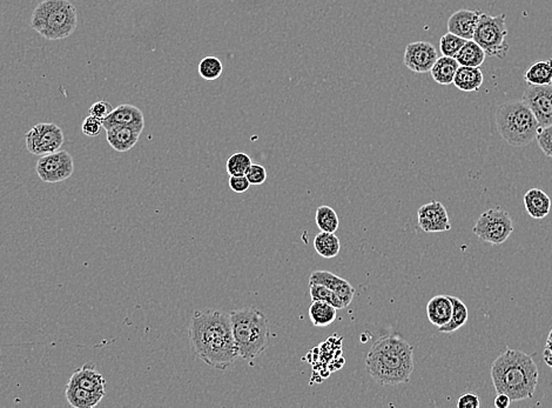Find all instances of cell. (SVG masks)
<instances>
[{
    "instance_id": "1",
    "label": "cell",
    "mask_w": 552,
    "mask_h": 408,
    "mask_svg": "<svg viewBox=\"0 0 552 408\" xmlns=\"http://www.w3.org/2000/svg\"><path fill=\"white\" fill-rule=\"evenodd\" d=\"M188 337L195 356L216 370H226L239 358L230 313L218 310L195 312Z\"/></svg>"
},
{
    "instance_id": "2",
    "label": "cell",
    "mask_w": 552,
    "mask_h": 408,
    "mask_svg": "<svg viewBox=\"0 0 552 408\" xmlns=\"http://www.w3.org/2000/svg\"><path fill=\"white\" fill-rule=\"evenodd\" d=\"M365 368L382 386L408 383L413 371V347L401 335H383L369 351Z\"/></svg>"
},
{
    "instance_id": "3",
    "label": "cell",
    "mask_w": 552,
    "mask_h": 408,
    "mask_svg": "<svg viewBox=\"0 0 552 408\" xmlns=\"http://www.w3.org/2000/svg\"><path fill=\"white\" fill-rule=\"evenodd\" d=\"M539 367L523 351L507 349L491 366V380L497 393H504L511 402L532 399L539 384Z\"/></svg>"
},
{
    "instance_id": "4",
    "label": "cell",
    "mask_w": 552,
    "mask_h": 408,
    "mask_svg": "<svg viewBox=\"0 0 552 408\" xmlns=\"http://www.w3.org/2000/svg\"><path fill=\"white\" fill-rule=\"evenodd\" d=\"M239 358L253 361L269 345V326L264 314L254 307L230 312Z\"/></svg>"
},
{
    "instance_id": "5",
    "label": "cell",
    "mask_w": 552,
    "mask_h": 408,
    "mask_svg": "<svg viewBox=\"0 0 552 408\" xmlns=\"http://www.w3.org/2000/svg\"><path fill=\"white\" fill-rule=\"evenodd\" d=\"M495 124L500 138L515 147L529 145L541 129L535 115L523 100L500 104L495 115Z\"/></svg>"
},
{
    "instance_id": "6",
    "label": "cell",
    "mask_w": 552,
    "mask_h": 408,
    "mask_svg": "<svg viewBox=\"0 0 552 408\" xmlns=\"http://www.w3.org/2000/svg\"><path fill=\"white\" fill-rule=\"evenodd\" d=\"M77 25V8L69 0H42L32 13V28L51 42L69 38Z\"/></svg>"
},
{
    "instance_id": "7",
    "label": "cell",
    "mask_w": 552,
    "mask_h": 408,
    "mask_svg": "<svg viewBox=\"0 0 552 408\" xmlns=\"http://www.w3.org/2000/svg\"><path fill=\"white\" fill-rule=\"evenodd\" d=\"M505 13H500L495 17L483 12L481 14L473 40L482 47L488 57L504 59L509 52L510 46L507 42V28L505 26Z\"/></svg>"
},
{
    "instance_id": "8",
    "label": "cell",
    "mask_w": 552,
    "mask_h": 408,
    "mask_svg": "<svg viewBox=\"0 0 552 408\" xmlns=\"http://www.w3.org/2000/svg\"><path fill=\"white\" fill-rule=\"evenodd\" d=\"M473 232L481 240L491 245H502L514 232V223L507 211L490 209L479 216Z\"/></svg>"
},
{
    "instance_id": "9",
    "label": "cell",
    "mask_w": 552,
    "mask_h": 408,
    "mask_svg": "<svg viewBox=\"0 0 552 408\" xmlns=\"http://www.w3.org/2000/svg\"><path fill=\"white\" fill-rule=\"evenodd\" d=\"M26 148L35 156H46L59 151L65 141L63 129L53 122H40L25 136Z\"/></svg>"
},
{
    "instance_id": "10",
    "label": "cell",
    "mask_w": 552,
    "mask_h": 408,
    "mask_svg": "<svg viewBox=\"0 0 552 408\" xmlns=\"http://www.w3.org/2000/svg\"><path fill=\"white\" fill-rule=\"evenodd\" d=\"M35 171L42 182L57 184L70 178L74 172V158L66 151L42 156L37 163Z\"/></svg>"
},
{
    "instance_id": "11",
    "label": "cell",
    "mask_w": 552,
    "mask_h": 408,
    "mask_svg": "<svg viewBox=\"0 0 552 408\" xmlns=\"http://www.w3.org/2000/svg\"><path fill=\"white\" fill-rule=\"evenodd\" d=\"M522 100L532 110L541 127L552 125V85H529Z\"/></svg>"
},
{
    "instance_id": "12",
    "label": "cell",
    "mask_w": 552,
    "mask_h": 408,
    "mask_svg": "<svg viewBox=\"0 0 552 408\" xmlns=\"http://www.w3.org/2000/svg\"><path fill=\"white\" fill-rule=\"evenodd\" d=\"M438 59V51L431 42H410L406 47L403 63L415 74H428Z\"/></svg>"
},
{
    "instance_id": "13",
    "label": "cell",
    "mask_w": 552,
    "mask_h": 408,
    "mask_svg": "<svg viewBox=\"0 0 552 408\" xmlns=\"http://www.w3.org/2000/svg\"><path fill=\"white\" fill-rule=\"evenodd\" d=\"M418 225L425 233H438L452 230L448 212L440 202H430L421 206L417 212Z\"/></svg>"
},
{
    "instance_id": "14",
    "label": "cell",
    "mask_w": 552,
    "mask_h": 408,
    "mask_svg": "<svg viewBox=\"0 0 552 408\" xmlns=\"http://www.w3.org/2000/svg\"><path fill=\"white\" fill-rule=\"evenodd\" d=\"M114 126H126L132 127L143 132L145 127V117L139 107L134 105L122 104L113 108L111 115L102 120V127L105 129H111Z\"/></svg>"
},
{
    "instance_id": "15",
    "label": "cell",
    "mask_w": 552,
    "mask_h": 408,
    "mask_svg": "<svg viewBox=\"0 0 552 408\" xmlns=\"http://www.w3.org/2000/svg\"><path fill=\"white\" fill-rule=\"evenodd\" d=\"M312 284L323 285L333 291L334 293H336L342 299L346 307L351 305L354 299L355 290L354 287L351 286V284L328 271H314L310 278V285Z\"/></svg>"
},
{
    "instance_id": "16",
    "label": "cell",
    "mask_w": 552,
    "mask_h": 408,
    "mask_svg": "<svg viewBox=\"0 0 552 408\" xmlns=\"http://www.w3.org/2000/svg\"><path fill=\"white\" fill-rule=\"evenodd\" d=\"M481 14V11L466 8L456 11L448 19V32H452L466 40H473Z\"/></svg>"
},
{
    "instance_id": "17",
    "label": "cell",
    "mask_w": 552,
    "mask_h": 408,
    "mask_svg": "<svg viewBox=\"0 0 552 408\" xmlns=\"http://www.w3.org/2000/svg\"><path fill=\"white\" fill-rule=\"evenodd\" d=\"M69 384L83 388L87 391L106 393V380L101 374L95 372L93 363H86L81 368L76 371L71 377Z\"/></svg>"
},
{
    "instance_id": "18",
    "label": "cell",
    "mask_w": 552,
    "mask_h": 408,
    "mask_svg": "<svg viewBox=\"0 0 552 408\" xmlns=\"http://www.w3.org/2000/svg\"><path fill=\"white\" fill-rule=\"evenodd\" d=\"M141 133L138 129L132 127H126V126H114L111 129H106V139L110 146L117 152H127L132 150L138 143Z\"/></svg>"
},
{
    "instance_id": "19",
    "label": "cell",
    "mask_w": 552,
    "mask_h": 408,
    "mask_svg": "<svg viewBox=\"0 0 552 408\" xmlns=\"http://www.w3.org/2000/svg\"><path fill=\"white\" fill-rule=\"evenodd\" d=\"M525 209L532 219L542 220L551 211V199L541 189L529 190L523 198Z\"/></svg>"
},
{
    "instance_id": "20",
    "label": "cell",
    "mask_w": 552,
    "mask_h": 408,
    "mask_svg": "<svg viewBox=\"0 0 552 408\" xmlns=\"http://www.w3.org/2000/svg\"><path fill=\"white\" fill-rule=\"evenodd\" d=\"M452 313V303L449 296L445 294L435 296L427 304L428 319L438 328L445 326L450 320Z\"/></svg>"
},
{
    "instance_id": "21",
    "label": "cell",
    "mask_w": 552,
    "mask_h": 408,
    "mask_svg": "<svg viewBox=\"0 0 552 408\" xmlns=\"http://www.w3.org/2000/svg\"><path fill=\"white\" fill-rule=\"evenodd\" d=\"M67 402L74 408H93L99 405L106 393L87 391L67 383L65 388Z\"/></svg>"
},
{
    "instance_id": "22",
    "label": "cell",
    "mask_w": 552,
    "mask_h": 408,
    "mask_svg": "<svg viewBox=\"0 0 552 408\" xmlns=\"http://www.w3.org/2000/svg\"><path fill=\"white\" fill-rule=\"evenodd\" d=\"M484 77L479 67L459 66L452 84L463 92L479 91Z\"/></svg>"
},
{
    "instance_id": "23",
    "label": "cell",
    "mask_w": 552,
    "mask_h": 408,
    "mask_svg": "<svg viewBox=\"0 0 552 408\" xmlns=\"http://www.w3.org/2000/svg\"><path fill=\"white\" fill-rule=\"evenodd\" d=\"M459 67V64L455 58L447 56L438 57V59L430 70L431 77L438 84H452Z\"/></svg>"
},
{
    "instance_id": "24",
    "label": "cell",
    "mask_w": 552,
    "mask_h": 408,
    "mask_svg": "<svg viewBox=\"0 0 552 408\" xmlns=\"http://www.w3.org/2000/svg\"><path fill=\"white\" fill-rule=\"evenodd\" d=\"M524 81L529 85H552V59L539 60L525 72Z\"/></svg>"
},
{
    "instance_id": "25",
    "label": "cell",
    "mask_w": 552,
    "mask_h": 408,
    "mask_svg": "<svg viewBox=\"0 0 552 408\" xmlns=\"http://www.w3.org/2000/svg\"><path fill=\"white\" fill-rule=\"evenodd\" d=\"M336 310L335 307L324 301H312L310 307V321L316 327L329 326L336 320Z\"/></svg>"
},
{
    "instance_id": "26",
    "label": "cell",
    "mask_w": 552,
    "mask_h": 408,
    "mask_svg": "<svg viewBox=\"0 0 552 408\" xmlns=\"http://www.w3.org/2000/svg\"><path fill=\"white\" fill-rule=\"evenodd\" d=\"M314 248L322 258H335L341 251L340 239L335 233L319 232L314 239Z\"/></svg>"
},
{
    "instance_id": "27",
    "label": "cell",
    "mask_w": 552,
    "mask_h": 408,
    "mask_svg": "<svg viewBox=\"0 0 552 408\" xmlns=\"http://www.w3.org/2000/svg\"><path fill=\"white\" fill-rule=\"evenodd\" d=\"M486 52L482 47L474 42L466 40L455 59L459 64V66L479 67L486 60Z\"/></svg>"
},
{
    "instance_id": "28",
    "label": "cell",
    "mask_w": 552,
    "mask_h": 408,
    "mask_svg": "<svg viewBox=\"0 0 552 408\" xmlns=\"http://www.w3.org/2000/svg\"><path fill=\"white\" fill-rule=\"evenodd\" d=\"M449 298L452 303V317L445 326L438 327V332H442V333H454L464 326L468 321V317H469L468 307L461 299L452 297V296H449Z\"/></svg>"
},
{
    "instance_id": "29",
    "label": "cell",
    "mask_w": 552,
    "mask_h": 408,
    "mask_svg": "<svg viewBox=\"0 0 552 408\" xmlns=\"http://www.w3.org/2000/svg\"><path fill=\"white\" fill-rule=\"evenodd\" d=\"M315 221L321 232L335 233L340 226L337 213L329 206H319V209H316Z\"/></svg>"
},
{
    "instance_id": "30",
    "label": "cell",
    "mask_w": 552,
    "mask_h": 408,
    "mask_svg": "<svg viewBox=\"0 0 552 408\" xmlns=\"http://www.w3.org/2000/svg\"><path fill=\"white\" fill-rule=\"evenodd\" d=\"M310 290L312 301H324V303H328V304L335 307L336 310L346 308V305H344L342 299L336 293H334L333 291L327 288L326 286L317 285V284H312V285H310Z\"/></svg>"
},
{
    "instance_id": "31",
    "label": "cell",
    "mask_w": 552,
    "mask_h": 408,
    "mask_svg": "<svg viewBox=\"0 0 552 408\" xmlns=\"http://www.w3.org/2000/svg\"><path fill=\"white\" fill-rule=\"evenodd\" d=\"M223 65L216 57H206L199 64V74L205 81H216L223 74Z\"/></svg>"
},
{
    "instance_id": "32",
    "label": "cell",
    "mask_w": 552,
    "mask_h": 408,
    "mask_svg": "<svg viewBox=\"0 0 552 408\" xmlns=\"http://www.w3.org/2000/svg\"><path fill=\"white\" fill-rule=\"evenodd\" d=\"M252 164L253 161L248 154L237 152L232 154L227 161V173L230 175H245Z\"/></svg>"
},
{
    "instance_id": "33",
    "label": "cell",
    "mask_w": 552,
    "mask_h": 408,
    "mask_svg": "<svg viewBox=\"0 0 552 408\" xmlns=\"http://www.w3.org/2000/svg\"><path fill=\"white\" fill-rule=\"evenodd\" d=\"M466 39L461 38L459 35H454L452 32L445 33L440 40V49L443 56L456 58L463 45L466 44Z\"/></svg>"
},
{
    "instance_id": "34",
    "label": "cell",
    "mask_w": 552,
    "mask_h": 408,
    "mask_svg": "<svg viewBox=\"0 0 552 408\" xmlns=\"http://www.w3.org/2000/svg\"><path fill=\"white\" fill-rule=\"evenodd\" d=\"M536 140L543 153L546 154V157L552 158V125L541 127L536 136Z\"/></svg>"
},
{
    "instance_id": "35",
    "label": "cell",
    "mask_w": 552,
    "mask_h": 408,
    "mask_svg": "<svg viewBox=\"0 0 552 408\" xmlns=\"http://www.w3.org/2000/svg\"><path fill=\"white\" fill-rule=\"evenodd\" d=\"M247 179L250 182V185H262L267 180V171L266 168L260 164H252L250 168L246 172Z\"/></svg>"
},
{
    "instance_id": "36",
    "label": "cell",
    "mask_w": 552,
    "mask_h": 408,
    "mask_svg": "<svg viewBox=\"0 0 552 408\" xmlns=\"http://www.w3.org/2000/svg\"><path fill=\"white\" fill-rule=\"evenodd\" d=\"M102 129V120L95 118L93 115H88L83 122L81 131L87 136H97Z\"/></svg>"
},
{
    "instance_id": "37",
    "label": "cell",
    "mask_w": 552,
    "mask_h": 408,
    "mask_svg": "<svg viewBox=\"0 0 552 408\" xmlns=\"http://www.w3.org/2000/svg\"><path fill=\"white\" fill-rule=\"evenodd\" d=\"M113 111V106L106 100H100V102L94 103L88 110L90 115H93L95 118L104 120L107 118L108 115H111V112Z\"/></svg>"
},
{
    "instance_id": "38",
    "label": "cell",
    "mask_w": 552,
    "mask_h": 408,
    "mask_svg": "<svg viewBox=\"0 0 552 408\" xmlns=\"http://www.w3.org/2000/svg\"><path fill=\"white\" fill-rule=\"evenodd\" d=\"M230 187L233 192L245 193L250 187V182H248L246 175H230Z\"/></svg>"
},
{
    "instance_id": "39",
    "label": "cell",
    "mask_w": 552,
    "mask_h": 408,
    "mask_svg": "<svg viewBox=\"0 0 552 408\" xmlns=\"http://www.w3.org/2000/svg\"><path fill=\"white\" fill-rule=\"evenodd\" d=\"M456 405L459 408H479L481 402H479L478 395H474V393H466V395L459 397Z\"/></svg>"
},
{
    "instance_id": "40",
    "label": "cell",
    "mask_w": 552,
    "mask_h": 408,
    "mask_svg": "<svg viewBox=\"0 0 552 408\" xmlns=\"http://www.w3.org/2000/svg\"><path fill=\"white\" fill-rule=\"evenodd\" d=\"M543 359L546 361V365L552 368V330L550 331L549 335H548V339H546Z\"/></svg>"
},
{
    "instance_id": "41",
    "label": "cell",
    "mask_w": 552,
    "mask_h": 408,
    "mask_svg": "<svg viewBox=\"0 0 552 408\" xmlns=\"http://www.w3.org/2000/svg\"><path fill=\"white\" fill-rule=\"evenodd\" d=\"M511 405V399L504 393H497L496 399H495V407L497 408H507Z\"/></svg>"
}]
</instances>
